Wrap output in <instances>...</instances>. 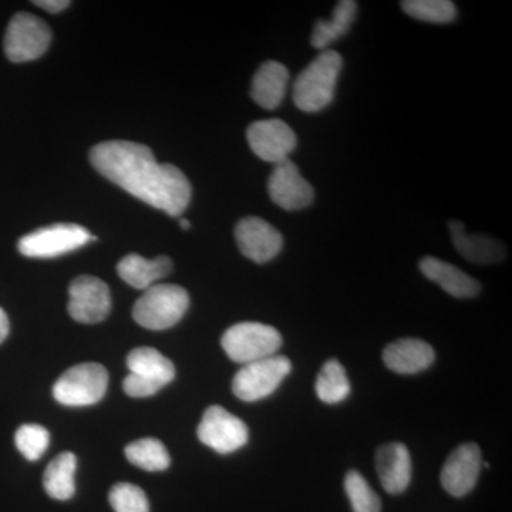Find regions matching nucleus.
<instances>
[{
    "label": "nucleus",
    "mask_w": 512,
    "mask_h": 512,
    "mask_svg": "<svg viewBox=\"0 0 512 512\" xmlns=\"http://www.w3.org/2000/svg\"><path fill=\"white\" fill-rule=\"evenodd\" d=\"M16 447L29 461L39 460L50 444V434L40 424H23L15 434Z\"/></svg>",
    "instance_id": "cd10ccee"
},
{
    "label": "nucleus",
    "mask_w": 512,
    "mask_h": 512,
    "mask_svg": "<svg viewBox=\"0 0 512 512\" xmlns=\"http://www.w3.org/2000/svg\"><path fill=\"white\" fill-rule=\"evenodd\" d=\"M376 470L384 491L392 495L403 494L412 481V457L403 443H387L376 453Z\"/></svg>",
    "instance_id": "2eb2a0df"
},
{
    "label": "nucleus",
    "mask_w": 512,
    "mask_h": 512,
    "mask_svg": "<svg viewBox=\"0 0 512 512\" xmlns=\"http://www.w3.org/2000/svg\"><path fill=\"white\" fill-rule=\"evenodd\" d=\"M126 457L133 466L151 471V473L167 470L171 464L167 448L160 440L151 439V437L128 444Z\"/></svg>",
    "instance_id": "393cba45"
},
{
    "label": "nucleus",
    "mask_w": 512,
    "mask_h": 512,
    "mask_svg": "<svg viewBox=\"0 0 512 512\" xmlns=\"http://www.w3.org/2000/svg\"><path fill=\"white\" fill-rule=\"evenodd\" d=\"M50 39L52 33L42 19L32 13H18L6 30V56L13 63L32 62L46 52Z\"/></svg>",
    "instance_id": "6e6552de"
},
{
    "label": "nucleus",
    "mask_w": 512,
    "mask_h": 512,
    "mask_svg": "<svg viewBox=\"0 0 512 512\" xmlns=\"http://www.w3.org/2000/svg\"><path fill=\"white\" fill-rule=\"evenodd\" d=\"M10 330V323L8 315L6 312L0 308V343L5 342V339L8 338Z\"/></svg>",
    "instance_id": "7c9ffc66"
},
{
    "label": "nucleus",
    "mask_w": 512,
    "mask_h": 512,
    "mask_svg": "<svg viewBox=\"0 0 512 512\" xmlns=\"http://www.w3.org/2000/svg\"><path fill=\"white\" fill-rule=\"evenodd\" d=\"M229 359L241 365L275 356L281 349L282 335L274 326L259 322H241L231 326L221 338Z\"/></svg>",
    "instance_id": "20e7f679"
},
{
    "label": "nucleus",
    "mask_w": 512,
    "mask_h": 512,
    "mask_svg": "<svg viewBox=\"0 0 512 512\" xmlns=\"http://www.w3.org/2000/svg\"><path fill=\"white\" fill-rule=\"evenodd\" d=\"M357 8L359 6L353 0H342L333 9L332 19L316 20L311 37L312 47L323 52V50H328L330 45L338 42L340 37L345 36L352 23L355 22Z\"/></svg>",
    "instance_id": "4be33fe9"
},
{
    "label": "nucleus",
    "mask_w": 512,
    "mask_h": 512,
    "mask_svg": "<svg viewBox=\"0 0 512 512\" xmlns=\"http://www.w3.org/2000/svg\"><path fill=\"white\" fill-rule=\"evenodd\" d=\"M247 137L255 156L271 164L289 160L298 144L295 131L279 119L255 121L249 126Z\"/></svg>",
    "instance_id": "9d476101"
},
{
    "label": "nucleus",
    "mask_w": 512,
    "mask_h": 512,
    "mask_svg": "<svg viewBox=\"0 0 512 512\" xmlns=\"http://www.w3.org/2000/svg\"><path fill=\"white\" fill-rule=\"evenodd\" d=\"M289 83V70L279 62H265L252 79L251 97L259 107L275 110L281 106Z\"/></svg>",
    "instance_id": "6ab92c4d"
},
{
    "label": "nucleus",
    "mask_w": 512,
    "mask_h": 512,
    "mask_svg": "<svg viewBox=\"0 0 512 512\" xmlns=\"http://www.w3.org/2000/svg\"><path fill=\"white\" fill-rule=\"evenodd\" d=\"M451 239L458 254L468 262L480 265H493L504 261L507 248L503 242L483 234H468L466 225L460 221L448 222Z\"/></svg>",
    "instance_id": "f3484780"
},
{
    "label": "nucleus",
    "mask_w": 512,
    "mask_h": 512,
    "mask_svg": "<svg viewBox=\"0 0 512 512\" xmlns=\"http://www.w3.org/2000/svg\"><path fill=\"white\" fill-rule=\"evenodd\" d=\"M197 434L202 444L220 454L235 453L249 439L247 424L221 406H211L205 410Z\"/></svg>",
    "instance_id": "1a4fd4ad"
},
{
    "label": "nucleus",
    "mask_w": 512,
    "mask_h": 512,
    "mask_svg": "<svg viewBox=\"0 0 512 512\" xmlns=\"http://www.w3.org/2000/svg\"><path fill=\"white\" fill-rule=\"evenodd\" d=\"M180 225H181V228H183V229H190L191 228L190 221H187V220L181 221Z\"/></svg>",
    "instance_id": "2f4dec72"
},
{
    "label": "nucleus",
    "mask_w": 512,
    "mask_h": 512,
    "mask_svg": "<svg viewBox=\"0 0 512 512\" xmlns=\"http://www.w3.org/2000/svg\"><path fill=\"white\" fill-rule=\"evenodd\" d=\"M109 386V373L99 363L70 367L53 386V397L69 407L93 406L103 399Z\"/></svg>",
    "instance_id": "39448f33"
},
{
    "label": "nucleus",
    "mask_w": 512,
    "mask_h": 512,
    "mask_svg": "<svg viewBox=\"0 0 512 512\" xmlns=\"http://www.w3.org/2000/svg\"><path fill=\"white\" fill-rule=\"evenodd\" d=\"M127 367L131 375L164 386L173 382L175 367L168 357L154 348H137L127 356Z\"/></svg>",
    "instance_id": "412c9836"
},
{
    "label": "nucleus",
    "mask_w": 512,
    "mask_h": 512,
    "mask_svg": "<svg viewBox=\"0 0 512 512\" xmlns=\"http://www.w3.org/2000/svg\"><path fill=\"white\" fill-rule=\"evenodd\" d=\"M483 457L476 443H464L448 456L441 470L440 481L444 490L453 497H464L476 487Z\"/></svg>",
    "instance_id": "4468645a"
},
{
    "label": "nucleus",
    "mask_w": 512,
    "mask_h": 512,
    "mask_svg": "<svg viewBox=\"0 0 512 512\" xmlns=\"http://www.w3.org/2000/svg\"><path fill=\"white\" fill-rule=\"evenodd\" d=\"M402 9L410 18L437 25H446L457 18L456 5L450 0H406Z\"/></svg>",
    "instance_id": "a878e982"
},
{
    "label": "nucleus",
    "mask_w": 512,
    "mask_h": 512,
    "mask_svg": "<svg viewBox=\"0 0 512 512\" xmlns=\"http://www.w3.org/2000/svg\"><path fill=\"white\" fill-rule=\"evenodd\" d=\"M69 313L76 322L93 325L103 322L111 311L109 286L96 276L74 279L69 288Z\"/></svg>",
    "instance_id": "9b49d317"
},
{
    "label": "nucleus",
    "mask_w": 512,
    "mask_h": 512,
    "mask_svg": "<svg viewBox=\"0 0 512 512\" xmlns=\"http://www.w3.org/2000/svg\"><path fill=\"white\" fill-rule=\"evenodd\" d=\"M93 167L111 183L157 210L178 217L190 205L192 188L183 171L157 163L153 151L133 141H104L90 153Z\"/></svg>",
    "instance_id": "f257e3e1"
},
{
    "label": "nucleus",
    "mask_w": 512,
    "mask_h": 512,
    "mask_svg": "<svg viewBox=\"0 0 512 512\" xmlns=\"http://www.w3.org/2000/svg\"><path fill=\"white\" fill-rule=\"evenodd\" d=\"M271 200L285 211H301L311 207L315 191L302 177L298 165L291 158L275 164L268 180Z\"/></svg>",
    "instance_id": "f8f14e48"
},
{
    "label": "nucleus",
    "mask_w": 512,
    "mask_h": 512,
    "mask_svg": "<svg viewBox=\"0 0 512 512\" xmlns=\"http://www.w3.org/2000/svg\"><path fill=\"white\" fill-rule=\"evenodd\" d=\"M235 239L241 254L255 264H266L279 255L284 248L281 232L258 217H247L235 227Z\"/></svg>",
    "instance_id": "ddd939ff"
},
{
    "label": "nucleus",
    "mask_w": 512,
    "mask_h": 512,
    "mask_svg": "<svg viewBox=\"0 0 512 512\" xmlns=\"http://www.w3.org/2000/svg\"><path fill=\"white\" fill-rule=\"evenodd\" d=\"M93 235L82 225L55 224L36 229L19 241V252L28 258H56L84 247Z\"/></svg>",
    "instance_id": "0eeeda50"
},
{
    "label": "nucleus",
    "mask_w": 512,
    "mask_h": 512,
    "mask_svg": "<svg viewBox=\"0 0 512 512\" xmlns=\"http://www.w3.org/2000/svg\"><path fill=\"white\" fill-rule=\"evenodd\" d=\"M343 59L335 50H323L302 70L293 86V103L305 113H318L335 99Z\"/></svg>",
    "instance_id": "f03ea898"
},
{
    "label": "nucleus",
    "mask_w": 512,
    "mask_h": 512,
    "mask_svg": "<svg viewBox=\"0 0 512 512\" xmlns=\"http://www.w3.org/2000/svg\"><path fill=\"white\" fill-rule=\"evenodd\" d=\"M173 271V261L168 256H158L153 261L137 254L124 256L117 265V272L126 284L146 291Z\"/></svg>",
    "instance_id": "aec40b11"
},
{
    "label": "nucleus",
    "mask_w": 512,
    "mask_h": 512,
    "mask_svg": "<svg viewBox=\"0 0 512 512\" xmlns=\"http://www.w3.org/2000/svg\"><path fill=\"white\" fill-rule=\"evenodd\" d=\"M319 400L326 404L345 402L350 394V382L339 360L330 359L320 369L315 384Z\"/></svg>",
    "instance_id": "b1692460"
},
{
    "label": "nucleus",
    "mask_w": 512,
    "mask_h": 512,
    "mask_svg": "<svg viewBox=\"0 0 512 512\" xmlns=\"http://www.w3.org/2000/svg\"><path fill=\"white\" fill-rule=\"evenodd\" d=\"M109 501L116 512H150L146 493L134 484L114 485L109 494Z\"/></svg>",
    "instance_id": "c85d7f7f"
},
{
    "label": "nucleus",
    "mask_w": 512,
    "mask_h": 512,
    "mask_svg": "<svg viewBox=\"0 0 512 512\" xmlns=\"http://www.w3.org/2000/svg\"><path fill=\"white\" fill-rule=\"evenodd\" d=\"M190 308V295L178 285H153L144 291L133 308L138 325L150 330L173 328Z\"/></svg>",
    "instance_id": "7ed1b4c3"
},
{
    "label": "nucleus",
    "mask_w": 512,
    "mask_h": 512,
    "mask_svg": "<svg viewBox=\"0 0 512 512\" xmlns=\"http://www.w3.org/2000/svg\"><path fill=\"white\" fill-rule=\"evenodd\" d=\"M36 6L45 9L49 13H59L62 10L69 8V0H37Z\"/></svg>",
    "instance_id": "c756f323"
},
{
    "label": "nucleus",
    "mask_w": 512,
    "mask_h": 512,
    "mask_svg": "<svg viewBox=\"0 0 512 512\" xmlns=\"http://www.w3.org/2000/svg\"><path fill=\"white\" fill-rule=\"evenodd\" d=\"M345 491L348 494L353 512H380L382 503L366 478L359 471H349L345 477Z\"/></svg>",
    "instance_id": "bb28decb"
},
{
    "label": "nucleus",
    "mask_w": 512,
    "mask_h": 512,
    "mask_svg": "<svg viewBox=\"0 0 512 512\" xmlns=\"http://www.w3.org/2000/svg\"><path fill=\"white\" fill-rule=\"evenodd\" d=\"M419 266L421 274L434 284L440 285L454 298L471 299L480 295V282L458 269L456 265L448 264L434 256H424Z\"/></svg>",
    "instance_id": "a211bd4d"
},
{
    "label": "nucleus",
    "mask_w": 512,
    "mask_h": 512,
    "mask_svg": "<svg viewBox=\"0 0 512 512\" xmlns=\"http://www.w3.org/2000/svg\"><path fill=\"white\" fill-rule=\"evenodd\" d=\"M77 458L70 451H64L50 461L43 476L46 493L55 500L66 501L76 491L74 474H76Z\"/></svg>",
    "instance_id": "5701e85b"
},
{
    "label": "nucleus",
    "mask_w": 512,
    "mask_h": 512,
    "mask_svg": "<svg viewBox=\"0 0 512 512\" xmlns=\"http://www.w3.org/2000/svg\"><path fill=\"white\" fill-rule=\"evenodd\" d=\"M291 370V360L285 356L256 360L238 370L232 379V392L242 402H258L275 393Z\"/></svg>",
    "instance_id": "423d86ee"
},
{
    "label": "nucleus",
    "mask_w": 512,
    "mask_h": 512,
    "mask_svg": "<svg viewBox=\"0 0 512 512\" xmlns=\"http://www.w3.org/2000/svg\"><path fill=\"white\" fill-rule=\"evenodd\" d=\"M436 360L430 343L417 338H403L383 350V362L397 375H417L429 369Z\"/></svg>",
    "instance_id": "dca6fc26"
}]
</instances>
